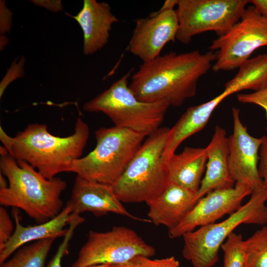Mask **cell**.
Here are the masks:
<instances>
[{
  "label": "cell",
  "instance_id": "1",
  "mask_svg": "<svg viewBox=\"0 0 267 267\" xmlns=\"http://www.w3.org/2000/svg\"><path fill=\"white\" fill-rule=\"evenodd\" d=\"M216 59V52L212 50L171 51L140 65L131 77L129 88L140 101H165L170 106L179 107L196 95L199 80Z\"/></svg>",
  "mask_w": 267,
  "mask_h": 267
},
{
  "label": "cell",
  "instance_id": "2",
  "mask_svg": "<svg viewBox=\"0 0 267 267\" xmlns=\"http://www.w3.org/2000/svg\"><path fill=\"white\" fill-rule=\"evenodd\" d=\"M89 135V127L80 117L74 133L63 137L51 134L44 124H30L14 137L0 127V139L9 154L27 162L48 179L69 172L72 162L82 157Z\"/></svg>",
  "mask_w": 267,
  "mask_h": 267
},
{
  "label": "cell",
  "instance_id": "3",
  "mask_svg": "<svg viewBox=\"0 0 267 267\" xmlns=\"http://www.w3.org/2000/svg\"><path fill=\"white\" fill-rule=\"evenodd\" d=\"M0 173L7 179L8 187L0 189V204L24 211L38 224L46 222L62 210L61 193L66 181L54 177L48 179L23 161H17L9 153L1 155Z\"/></svg>",
  "mask_w": 267,
  "mask_h": 267
},
{
  "label": "cell",
  "instance_id": "4",
  "mask_svg": "<svg viewBox=\"0 0 267 267\" xmlns=\"http://www.w3.org/2000/svg\"><path fill=\"white\" fill-rule=\"evenodd\" d=\"M170 129L160 127L148 135L111 185L122 202H146L160 195L168 185L169 174L163 153Z\"/></svg>",
  "mask_w": 267,
  "mask_h": 267
},
{
  "label": "cell",
  "instance_id": "5",
  "mask_svg": "<svg viewBox=\"0 0 267 267\" xmlns=\"http://www.w3.org/2000/svg\"><path fill=\"white\" fill-rule=\"evenodd\" d=\"M146 136L116 126L95 132L94 149L74 160L69 172L98 182L112 185L123 174Z\"/></svg>",
  "mask_w": 267,
  "mask_h": 267
},
{
  "label": "cell",
  "instance_id": "6",
  "mask_svg": "<svg viewBox=\"0 0 267 267\" xmlns=\"http://www.w3.org/2000/svg\"><path fill=\"white\" fill-rule=\"evenodd\" d=\"M132 71L86 102L83 109L89 112L103 113L115 126L148 136L161 127L170 105L165 101L146 102L138 100L128 84Z\"/></svg>",
  "mask_w": 267,
  "mask_h": 267
},
{
  "label": "cell",
  "instance_id": "7",
  "mask_svg": "<svg viewBox=\"0 0 267 267\" xmlns=\"http://www.w3.org/2000/svg\"><path fill=\"white\" fill-rule=\"evenodd\" d=\"M250 199L223 221L200 226L182 235V255L193 267H212L229 235L241 224L267 223V194L264 187L252 191Z\"/></svg>",
  "mask_w": 267,
  "mask_h": 267
},
{
  "label": "cell",
  "instance_id": "8",
  "mask_svg": "<svg viewBox=\"0 0 267 267\" xmlns=\"http://www.w3.org/2000/svg\"><path fill=\"white\" fill-rule=\"evenodd\" d=\"M248 3V0H177L176 40L186 44L205 32L223 35L239 21Z\"/></svg>",
  "mask_w": 267,
  "mask_h": 267
},
{
  "label": "cell",
  "instance_id": "9",
  "mask_svg": "<svg viewBox=\"0 0 267 267\" xmlns=\"http://www.w3.org/2000/svg\"><path fill=\"white\" fill-rule=\"evenodd\" d=\"M267 46V17L253 5L246 8L239 21L225 34L213 40L210 50H217L212 66L215 72L239 68L258 48Z\"/></svg>",
  "mask_w": 267,
  "mask_h": 267
},
{
  "label": "cell",
  "instance_id": "10",
  "mask_svg": "<svg viewBox=\"0 0 267 267\" xmlns=\"http://www.w3.org/2000/svg\"><path fill=\"white\" fill-rule=\"evenodd\" d=\"M155 253V248L134 230L115 226L106 232L90 230L72 267L126 263L137 257L150 258Z\"/></svg>",
  "mask_w": 267,
  "mask_h": 267
},
{
  "label": "cell",
  "instance_id": "11",
  "mask_svg": "<svg viewBox=\"0 0 267 267\" xmlns=\"http://www.w3.org/2000/svg\"><path fill=\"white\" fill-rule=\"evenodd\" d=\"M177 3V0H166L158 11L136 19L127 50L147 62L159 56L167 44L175 42L178 28Z\"/></svg>",
  "mask_w": 267,
  "mask_h": 267
},
{
  "label": "cell",
  "instance_id": "12",
  "mask_svg": "<svg viewBox=\"0 0 267 267\" xmlns=\"http://www.w3.org/2000/svg\"><path fill=\"white\" fill-rule=\"evenodd\" d=\"M252 192L249 186L240 183L209 192L197 202L175 228L169 230V237L173 239L182 236L197 226L215 223L223 216L232 214L241 207L243 200Z\"/></svg>",
  "mask_w": 267,
  "mask_h": 267
},
{
  "label": "cell",
  "instance_id": "13",
  "mask_svg": "<svg viewBox=\"0 0 267 267\" xmlns=\"http://www.w3.org/2000/svg\"><path fill=\"white\" fill-rule=\"evenodd\" d=\"M232 114L233 133L228 137L229 174L235 183L246 185L253 191L264 187L258 167L262 137H255L248 133L241 121L238 109L233 108Z\"/></svg>",
  "mask_w": 267,
  "mask_h": 267
},
{
  "label": "cell",
  "instance_id": "14",
  "mask_svg": "<svg viewBox=\"0 0 267 267\" xmlns=\"http://www.w3.org/2000/svg\"><path fill=\"white\" fill-rule=\"evenodd\" d=\"M72 213L80 215L89 212L95 216L109 213L127 217L137 221L151 222L131 214L115 194L111 185L89 180L77 176L70 200L66 203Z\"/></svg>",
  "mask_w": 267,
  "mask_h": 267
},
{
  "label": "cell",
  "instance_id": "15",
  "mask_svg": "<svg viewBox=\"0 0 267 267\" xmlns=\"http://www.w3.org/2000/svg\"><path fill=\"white\" fill-rule=\"evenodd\" d=\"M72 17L82 30L83 51L86 55L96 52L107 44L113 24L119 21L108 3L95 0H84L82 8Z\"/></svg>",
  "mask_w": 267,
  "mask_h": 267
},
{
  "label": "cell",
  "instance_id": "16",
  "mask_svg": "<svg viewBox=\"0 0 267 267\" xmlns=\"http://www.w3.org/2000/svg\"><path fill=\"white\" fill-rule=\"evenodd\" d=\"M196 192L173 182L156 197L146 202L151 223L175 228L196 204Z\"/></svg>",
  "mask_w": 267,
  "mask_h": 267
},
{
  "label": "cell",
  "instance_id": "17",
  "mask_svg": "<svg viewBox=\"0 0 267 267\" xmlns=\"http://www.w3.org/2000/svg\"><path fill=\"white\" fill-rule=\"evenodd\" d=\"M205 148L207 162L205 176L195 195L197 202L213 190L232 187L235 183L228 169L229 144L225 130L216 126Z\"/></svg>",
  "mask_w": 267,
  "mask_h": 267
},
{
  "label": "cell",
  "instance_id": "18",
  "mask_svg": "<svg viewBox=\"0 0 267 267\" xmlns=\"http://www.w3.org/2000/svg\"><path fill=\"white\" fill-rule=\"evenodd\" d=\"M72 209L66 203L61 212L51 220L37 225L23 226L20 223L17 210L12 216L15 223L14 231L7 242L0 250V265L24 244L32 241L64 237L68 230L64 227L71 219Z\"/></svg>",
  "mask_w": 267,
  "mask_h": 267
},
{
  "label": "cell",
  "instance_id": "19",
  "mask_svg": "<svg viewBox=\"0 0 267 267\" xmlns=\"http://www.w3.org/2000/svg\"><path fill=\"white\" fill-rule=\"evenodd\" d=\"M232 94L233 92L231 90L224 89L213 99L187 108L174 126L170 129L163 153L164 162L175 153L178 147L185 139L202 130L217 106Z\"/></svg>",
  "mask_w": 267,
  "mask_h": 267
},
{
  "label": "cell",
  "instance_id": "20",
  "mask_svg": "<svg viewBox=\"0 0 267 267\" xmlns=\"http://www.w3.org/2000/svg\"><path fill=\"white\" fill-rule=\"evenodd\" d=\"M207 162L205 148L185 147L165 162L170 181L197 192Z\"/></svg>",
  "mask_w": 267,
  "mask_h": 267
},
{
  "label": "cell",
  "instance_id": "21",
  "mask_svg": "<svg viewBox=\"0 0 267 267\" xmlns=\"http://www.w3.org/2000/svg\"><path fill=\"white\" fill-rule=\"evenodd\" d=\"M236 75L224 85L233 93L245 89L256 91L267 87V54L249 58L238 68Z\"/></svg>",
  "mask_w": 267,
  "mask_h": 267
},
{
  "label": "cell",
  "instance_id": "22",
  "mask_svg": "<svg viewBox=\"0 0 267 267\" xmlns=\"http://www.w3.org/2000/svg\"><path fill=\"white\" fill-rule=\"evenodd\" d=\"M55 239L41 240L18 249L0 267H45L47 255Z\"/></svg>",
  "mask_w": 267,
  "mask_h": 267
},
{
  "label": "cell",
  "instance_id": "23",
  "mask_svg": "<svg viewBox=\"0 0 267 267\" xmlns=\"http://www.w3.org/2000/svg\"><path fill=\"white\" fill-rule=\"evenodd\" d=\"M246 267H267V226L245 240Z\"/></svg>",
  "mask_w": 267,
  "mask_h": 267
},
{
  "label": "cell",
  "instance_id": "24",
  "mask_svg": "<svg viewBox=\"0 0 267 267\" xmlns=\"http://www.w3.org/2000/svg\"><path fill=\"white\" fill-rule=\"evenodd\" d=\"M221 248L224 254L223 267H246L245 240L241 234L230 233Z\"/></svg>",
  "mask_w": 267,
  "mask_h": 267
},
{
  "label": "cell",
  "instance_id": "25",
  "mask_svg": "<svg viewBox=\"0 0 267 267\" xmlns=\"http://www.w3.org/2000/svg\"><path fill=\"white\" fill-rule=\"evenodd\" d=\"M82 223V220L78 218L72 219L69 223L66 235L63 237L62 242L59 245L53 257L46 267H62L61 261L64 256L67 255L68 252L69 243L76 228Z\"/></svg>",
  "mask_w": 267,
  "mask_h": 267
},
{
  "label": "cell",
  "instance_id": "26",
  "mask_svg": "<svg viewBox=\"0 0 267 267\" xmlns=\"http://www.w3.org/2000/svg\"><path fill=\"white\" fill-rule=\"evenodd\" d=\"M237 99L241 103L254 104L262 107L267 118V87L252 93L238 94Z\"/></svg>",
  "mask_w": 267,
  "mask_h": 267
},
{
  "label": "cell",
  "instance_id": "27",
  "mask_svg": "<svg viewBox=\"0 0 267 267\" xmlns=\"http://www.w3.org/2000/svg\"><path fill=\"white\" fill-rule=\"evenodd\" d=\"M13 224L5 209L0 207V250L7 242L13 232Z\"/></svg>",
  "mask_w": 267,
  "mask_h": 267
},
{
  "label": "cell",
  "instance_id": "28",
  "mask_svg": "<svg viewBox=\"0 0 267 267\" xmlns=\"http://www.w3.org/2000/svg\"><path fill=\"white\" fill-rule=\"evenodd\" d=\"M134 260L145 267H179L178 261L173 256L154 260L148 257L139 256L134 258Z\"/></svg>",
  "mask_w": 267,
  "mask_h": 267
},
{
  "label": "cell",
  "instance_id": "29",
  "mask_svg": "<svg viewBox=\"0 0 267 267\" xmlns=\"http://www.w3.org/2000/svg\"><path fill=\"white\" fill-rule=\"evenodd\" d=\"M260 147V163L258 171L263 182L264 189L267 194V136H263Z\"/></svg>",
  "mask_w": 267,
  "mask_h": 267
},
{
  "label": "cell",
  "instance_id": "30",
  "mask_svg": "<svg viewBox=\"0 0 267 267\" xmlns=\"http://www.w3.org/2000/svg\"><path fill=\"white\" fill-rule=\"evenodd\" d=\"M32 1H33L35 4L44 7L52 11L58 12L62 9L60 0H32Z\"/></svg>",
  "mask_w": 267,
  "mask_h": 267
},
{
  "label": "cell",
  "instance_id": "31",
  "mask_svg": "<svg viewBox=\"0 0 267 267\" xmlns=\"http://www.w3.org/2000/svg\"><path fill=\"white\" fill-rule=\"evenodd\" d=\"M250 2L262 16L267 17V0H251Z\"/></svg>",
  "mask_w": 267,
  "mask_h": 267
},
{
  "label": "cell",
  "instance_id": "32",
  "mask_svg": "<svg viewBox=\"0 0 267 267\" xmlns=\"http://www.w3.org/2000/svg\"><path fill=\"white\" fill-rule=\"evenodd\" d=\"M108 267H145L141 264L132 260L129 262L118 264L109 265Z\"/></svg>",
  "mask_w": 267,
  "mask_h": 267
},
{
  "label": "cell",
  "instance_id": "33",
  "mask_svg": "<svg viewBox=\"0 0 267 267\" xmlns=\"http://www.w3.org/2000/svg\"><path fill=\"white\" fill-rule=\"evenodd\" d=\"M8 182L3 177L1 173H0V189H3L8 187Z\"/></svg>",
  "mask_w": 267,
  "mask_h": 267
},
{
  "label": "cell",
  "instance_id": "34",
  "mask_svg": "<svg viewBox=\"0 0 267 267\" xmlns=\"http://www.w3.org/2000/svg\"><path fill=\"white\" fill-rule=\"evenodd\" d=\"M109 266V264H102V265L92 266L89 267H108Z\"/></svg>",
  "mask_w": 267,
  "mask_h": 267
}]
</instances>
